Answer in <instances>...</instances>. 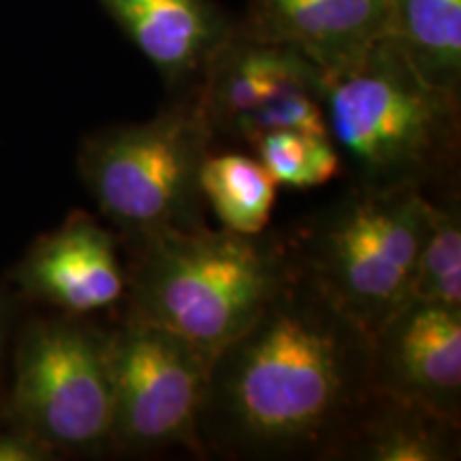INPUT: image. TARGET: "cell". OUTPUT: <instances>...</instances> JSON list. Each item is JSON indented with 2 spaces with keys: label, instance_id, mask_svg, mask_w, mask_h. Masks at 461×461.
Wrapping results in <instances>:
<instances>
[{
  "label": "cell",
  "instance_id": "6da1fadb",
  "mask_svg": "<svg viewBox=\"0 0 461 461\" xmlns=\"http://www.w3.org/2000/svg\"><path fill=\"white\" fill-rule=\"evenodd\" d=\"M378 393L372 336L291 261L255 321L210 363L201 448L240 459L338 457Z\"/></svg>",
  "mask_w": 461,
  "mask_h": 461
},
{
  "label": "cell",
  "instance_id": "7a4b0ae2",
  "mask_svg": "<svg viewBox=\"0 0 461 461\" xmlns=\"http://www.w3.org/2000/svg\"><path fill=\"white\" fill-rule=\"evenodd\" d=\"M322 109L350 186L453 193L459 96L425 82L391 34L322 73Z\"/></svg>",
  "mask_w": 461,
  "mask_h": 461
},
{
  "label": "cell",
  "instance_id": "3957f363",
  "mask_svg": "<svg viewBox=\"0 0 461 461\" xmlns=\"http://www.w3.org/2000/svg\"><path fill=\"white\" fill-rule=\"evenodd\" d=\"M126 248L129 312L163 327L210 361L255 321L291 269L285 241L205 224Z\"/></svg>",
  "mask_w": 461,
  "mask_h": 461
},
{
  "label": "cell",
  "instance_id": "277c9868",
  "mask_svg": "<svg viewBox=\"0 0 461 461\" xmlns=\"http://www.w3.org/2000/svg\"><path fill=\"white\" fill-rule=\"evenodd\" d=\"M431 197L350 186L285 241L299 272L370 336L412 299Z\"/></svg>",
  "mask_w": 461,
  "mask_h": 461
},
{
  "label": "cell",
  "instance_id": "5b68a950",
  "mask_svg": "<svg viewBox=\"0 0 461 461\" xmlns=\"http://www.w3.org/2000/svg\"><path fill=\"white\" fill-rule=\"evenodd\" d=\"M212 149L210 129L182 95L146 122L113 124L86 137L77 169L101 214L129 246L203 227L199 176Z\"/></svg>",
  "mask_w": 461,
  "mask_h": 461
},
{
  "label": "cell",
  "instance_id": "8992f818",
  "mask_svg": "<svg viewBox=\"0 0 461 461\" xmlns=\"http://www.w3.org/2000/svg\"><path fill=\"white\" fill-rule=\"evenodd\" d=\"M11 423L62 453H105L113 423L107 331L86 316L31 321L14 355Z\"/></svg>",
  "mask_w": 461,
  "mask_h": 461
},
{
  "label": "cell",
  "instance_id": "52a82bcc",
  "mask_svg": "<svg viewBox=\"0 0 461 461\" xmlns=\"http://www.w3.org/2000/svg\"><path fill=\"white\" fill-rule=\"evenodd\" d=\"M107 346L113 391L109 451L203 453L199 419L212 361L131 312L107 331Z\"/></svg>",
  "mask_w": 461,
  "mask_h": 461
},
{
  "label": "cell",
  "instance_id": "ba28073f",
  "mask_svg": "<svg viewBox=\"0 0 461 461\" xmlns=\"http://www.w3.org/2000/svg\"><path fill=\"white\" fill-rule=\"evenodd\" d=\"M184 95L214 143L229 140L252 149L274 131L327 132L321 68L295 50L244 32L238 22Z\"/></svg>",
  "mask_w": 461,
  "mask_h": 461
},
{
  "label": "cell",
  "instance_id": "9c48e42d",
  "mask_svg": "<svg viewBox=\"0 0 461 461\" xmlns=\"http://www.w3.org/2000/svg\"><path fill=\"white\" fill-rule=\"evenodd\" d=\"M380 393L461 419V308L411 299L372 336Z\"/></svg>",
  "mask_w": 461,
  "mask_h": 461
},
{
  "label": "cell",
  "instance_id": "30bf717a",
  "mask_svg": "<svg viewBox=\"0 0 461 461\" xmlns=\"http://www.w3.org/2000/svg\"><path fill=\"white\" fill-rule=\"evenodd\" d=\"M14 282L32 302L88 319L122 302L129 274L120 258L118 235L86 212H73L28 248Z\"/></svg>",
  "mask_w": 461,
  "mask_h": 461
},
{
  "label": "cell",
  "instance_id": "8fae6325",
  "mask_svg": "<svg viewBox=\"0 0 461 461\" xmlns=\"http://www.w3.org/2000/svg\"><path fill=\"white\" fill-rule=\"evenodd\" d=\"M240 28L285 45L322 73L350 65L391 34V0H248Z\"/></svg>",
  "mask_w": 461,
  "mask_h": 461
},
{
  "label": "cell",
  "instance_id": "7c38bea8",
  "mask_svg": "<svg viewBox=\"0 0 461 461\" xmlns=\"http://www.w3.org/2000/svg\"><path fill=\"white\" fill-rule=\"evenodd\" d=\"M126 39L152 62L163 82L182 95L235 22L214 0H99Z\"/></svg>",
  "mask_w": 461,
  "mask_h": 461
},
{
  "label": "cell",
  "instance_id": "4fadbf2b",
  "mask_svg": "<svg viewBox=\"0 0 461 461\" xmlns=\"http://www.w3.org/2000/svg\"><path fill=\"white\" fill-rule=\"evenodd\" d=\"M338 457L363 461H453L459 457V423L378 393Z\"/></svg>",
  "mask_w": 461,
  "mask_h": 461
},
{
  "label": "cell",
  "instance_id": "5bb4252c",
  "mask_svg": "<svg viewBox=\"0 0 461 461\" xmlns=\"http://www.w3.org/2000/svg\"><path fill=\"white\" fill-rule=\"evenodd\" d=\"M391 37L425 82L461 96V0H391Z\"/></svg>",
  "mask_w": 461,
  "mask_h": 461
},
{
  "label": "cell",
  "instance_id": "9a60e30c",
  "mask_svg": "<svg viewBox=\"0 0 461 461\" xmlns=\"http://www.w3.org/2000/svg\"><path fill=\"white\" fill-rule=\"evenodd\" d=\"M201 194L222 229L244 235L265 233L278 184L257 157L212 149L201 167Z\"/></svg>",
  "mask_w": 461,
  "mask_h": 461
},
{
  "label": "cell",
  "instance_id": "2e32d148",
  "mask_svg": "<svg viewBox=\"0 0 461 461\" xmlns=\"http://www.w3.org/2000/svg\"><path fill=\"white\" fill-rule=\"evenodd\" d=\"M412 299L461 308V205L457 193L431 199L429 227L420 246Z\"/></svg>",
  "mask_w": 461,
  "mask_h": 461
},
{
  "label": "cell",
  "instance_id": "e0dca14e",
  "mask_svg": "<svg viewBox=\"0 0 461 461\" xmlns=\"http://www.w3.org/2000/svg\"><path fill=\"white\" fill-rule=\"evenodd\" d=\"M252 152L278 186L319 188L342 173L338 149L327 132L274 131L263 135Z\"/></svg>",
  "mask_w": 461,
  "mask_h": 461
},
{
  "label": "cell",
  "instance_id": "ac0fdd59",
  "mask_svg": "<svg viewBox=\"0 0 461 461\" xmlns=\"http://www.w3.org/2000/svg\"><path fill=\"white\" fill-rule=\"evenodd\" d=\"M60 455L20 428L0 429V461H51Z\"/></svg>",
  "mask_w": 461,
  "mask_h": 461
},
{
  "label": "cell",
  "instance_id": "d6986e66",
  "mask_svg": "<svg viewBox=\"0 0 461 461\" xmlns=\"http://www.w3.org/2000/svg\"><path fill=\"white\" fill-rule=\"evenodd\" d=\"M3 344H5V312H3V302H0V357H3Z\"/></svg>",
  "mask_w": 461,
  "mask_h": 461
}]
</instances>
